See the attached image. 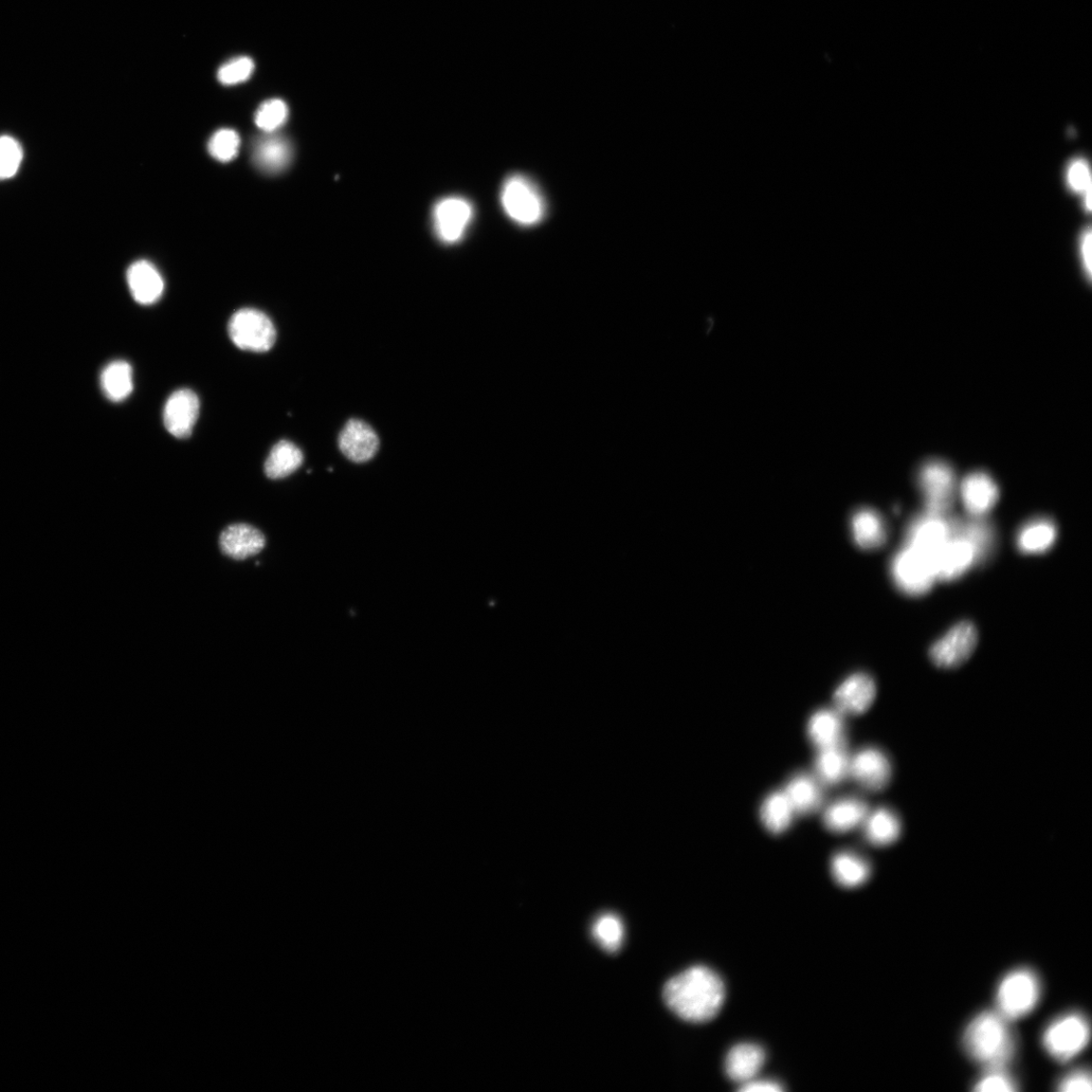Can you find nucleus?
Instances as JSON below:
<instances>
[{"label": "nucleus", "instance_id": "nucleus-1", "mask_svg": "<svg viewBox=\"0 0 1092 1092\" xmlns=\"http://www.w3.org/2000/svg\"><path fill=\"white\" fill-rule=\"evenodd\" d=\"M663 997L666 1006L689 1023L715 1018L724 1003L725 988L720 976L705 967H691L670 979Z\"/></svg>", "mask_w": 1092, "mask_h": 1092}, {"label": "nucleus", "instance_id": "nucleus-2", "mask_svg": "<svg viewBox=\"0 0 1092 1092\" xmlns=\"http://www.w3.org/2000/svg\"><path fill=\"white\" fill-rule=\"evenodd\" d=\"M964 1047L973 1060L988 1069L1005 1068L1015 1053L1009 1019L998 1012L978 1014L965 1031Z\"/></svg>", "mask_w": 1092, "mask_h": 1092}, {"label": "nucleus", "instance_id": "nucleus-3", "mask_svg": "<svg viewBox=\"0 0 1092 1092\" xmlns=\"http://www.w3.org/2000/svg\"><path fill=\"white\" fill-rule=\"evenodd\" d=\"M1041 997V983L1028 969H1018L1000 982L996 992L997 1012L1009 1021L1022 1018L1032 1012Z\"/></svg>", "mask_w": 1092, "mask_h": 1092}, {"label": "nucleus", "instance_id": "nucleus-4", "mask_svg": "<svg viewBox=\"0 0 1092 1092\" xmlns=\"http://www.w3.org/2000/svg\"><path fill=\"white\" fill-rule=\"evenodd\" d=\"M891 576L898 589L905 595L922 596L932 589L937 580L933 557L906 545L892 559Z\"/></svg>", "mask_w": 1092, "mask_h": 1092}, {"label": "nucleus", "instance_id": "nucleus-5", "mask_svg": "<svg viewBox=\"0 0 1092 1092\" xmlns=\"http://www.w3.org/2000/svg\"><path fill=\"white\" fill-rule=\"evenodd\" d=\"M1090 1028L1081 1013L1071 1012L1056 1018L1043 1034V1045L1051 1058L1068 1062L1088 1045Z\"/></svg>", "mask_w": 1092, "mask_h": 1092}, {"label": "nucleus", "instance_id": "nucleus-6", "mask_svg": "<svg viewBox=\"0 0 1092 1092\" xmlns=\"http://www.w3.org/2000/svg\"><path fill=\"white\" fill-rule=\"evenodd\" d=\"M918 482L924 498L925 512L945 517L953 507L957 491L953 467L940 460L928 461L921 466Z\"/></svg>", "mask_w": 1092, "mask_h": 1092}, {"label": "nucleus", "instance_id": "nucleus-7", "mask_svg": "<svg viewBox=\"0 0 1092 1092\" xmlns=\"http://www.w3.org/2000/svg\"><path fill=\"white\" fill-rule=\"evenodd\" d=\"M229 336L237 348L266 353L277 340L275 325L267 315L255 308H242L236 312L228 326Z\"/></svg>", "mask_w": 1092, "mask_h": 1092}, {"label": "nucleus", "instance_id": "nucleus-8", "mask_svg": "<svg viewBox=\"0 0 1092 1092\" xmlns=\"http://www.w3.org/2000/svg\"><path fill=\"white\" fill-rule=\"evenodd\" d=\"M501 200L506 214L520 225H535L543 216L544 203L539 192L530 179L522 175H513L506 180Z\"/></svg>", "mask_w": 1092, "mask_h": 1092}, {"label": "nucleus", "instance_id": "nucleus-9", "mask_svg": "<svg viewBox=\"0 0 1092 1092\" xmlns=\"http://www.w3.org/2000/svg\"><path fill=\"white\" fill-rule=\"evenodd\" d=\"M977 642L975 626L971 623H960L932 647L931 659L943 669L959 667L971 657Z\"/></svg>", "mask_w": 1092, "mask_h": 1092}, {"label": "nucleus", "instance_id": "nucleus-10", "mask_svg": "<svg viewBox=\"0 0 1092 1092\" xmlns=\"http://www.w3.org/2000/svg\"><path fill=\"white\" fill-rule=\"evenodd\" d=\"M473 217L471 204L461 196H448L433 210V227L439 239L448 244L459 242Z\"/></svg>", "mask_w": 1092, "mask_h": 1092}, {"label": "nucleus", "instance_id": "nucleus-11", "mask_svg": "<svg viewBox=\"0 0 1092 1092\" xmlns=\"http://www.w3.org/2000/svg\"><path fill=\"white\" fill-rule=\"evenodd\" d=\"M199 415V399L189 389L174 392L164 407L163 421L168 431L176 439H188L193 433Z\"/></svg>", "mask_w": 1092, "mask_h": 1092}, {"label": "nucleus", "instance_id": "nucleus-12", "mask_svg": "<svg viewBox=\"0 0 1092 1092\" xmlns=\"http://www.w3.org/2000/svg\"><path fill=\"white\" fill-rule=\"evenodd\" d=\"M932 557L937 580L946 581L960 578L977 563L972 545L954 536L946 540Z\"/></svg>", "mask_w": 1092, "mask_h": 1092}, {"label": "nucleus", "instance_id": "nucleus-13", "mask_svg": "<svg viewBox=\"0 0 1092 1092\" xmlns=\"http://www.w3.org/2000/svg\"><path fill=\"white\" fill-rule=\"evenodd\" d=\"M960 496L969 516L983 517L995 507L999 499V489L995 481L987 472L974 471L962 481Z\"/></svg>", "mask_w": 1092, "mask_h": 1092}, {"label": "nucleus", "instance_id": "nucleus-14", "mask_svg": "<svg viewBox=\"0 0 1092 1092\" xmlns=\"http://www.w3.org/2000/svg\"><path fill=\"white\" fill-rule=\"evenodd\" d=\"M338 444L346 459L362 464L375 458L379 448V440L368 423L352 419L340 432Z\"/></svg>", "mask_w": 1092, "mask_h": 1092}, {"label": "nucleus", "instance_id": "nucleus-15", "mask_svg": "<svg viewBox=\"0 0 1092 1092\" xmlns=\"http://www.w3.org/2000/svg\"><path fill=\"white\" fill-rule=\"evenodd\" d=\"M859 785L871 791L884 789L891 778V764L884 753L865 749L850 761V773Z\"/></svg>", "mask_w": 1092, "mask_h": 1092}, {"label": "nucleus", "instance_id": "nucleus-16", "mask_svg": "<svg viewBox=\"0 0 1092 1092\" xmlns=\"http://www.w3.org/2000/svg\"><path fill=\"white\" fill-rule=\"evenodd\" d=\"M876 696V686L867 673H854L846 679L834 694V703L841 715H861L868 710Z\"/></svg>", "mask_w": 1092, "mask_h": 1092}, {"label": "nucleus", "instance_id": "nucleus-17", "mask_svg": "<svg viewBox=\"0 0 1092 1092\" xmlns=\"http://www.w3.org/2000/svg\"><path fill=\"white\" fill-rule=\"evenodd\" d=\"M944 516L925 512L907 528V545L933 556L951 537L950 524Z\"/></svg>", "mask_w": 1092, "mask_h": 1092}, {"label": "nucleus", "instance_id": "nucleus-18", "mask_svg": "<svg viewBox=\"0 0 1092 1092\" xmlns=\"http://www.w3.org/2000/svg\"><path fill=\"white\" fill-rule=\"evenodd\" d=\"M293 154V148L287 139L271 133L255 142L252 158L260 171L277 174L288 168Z\"/></svg>", "mask_w": 1092, "mask_h": 1092}, {"label": "nucleus", "instance_id": "nucleus-19", "mask_svg": "<svg viewBox=\"0 0 1092 1092\" xmlns=\"http://www.w3.org/2000/svg\"><path fill=\"white\" fill-rule=\"evenodd\" d=\"M951 536L968 541L976 554L977 563L986 561L994 552L995 534L993 528L981 517L949 521Z\"/></svg>", "mask_w": 1092, "mask_h": 1092}, {"label": "nucleus", "instance_id": "nucleus-20", "mask_svg": "<svg viewBox=\"0 0 1092 1092\" xmlns=\"http://www.w3.org/2000/svg\"><path fill=\"white\" fill-rule=\"evenodd\" d=\"M766 1055L762 1047L752 1043L735 1046L725 1059L727 1077L740 1085L756 1079Z\"/></svg>", "mask_w": 1092, "mask_h": 1092}, {"label": "nucleus", "instance_id": "nucleus-21", "mask_svg": "<svg viewBox=\"0 0 1092 1092\" xmlns=\"http://www.w3.org/2000/svg\"><path fill=\"white\" fill-rule=\"evenodd\" d=\"M852 536L855 544L864 551H876L888 539L887 525L882 516L872 509H861L851 521Z\"/></svg>", "mask_w": 1092, "mask_h": 1092}, {"label": "nucleus", "instance_id": "nucleus-22", "mask_svg": "<svg viewBox=\"0 0 1092 1092\" xmlns=\"http://www.w3.org/2000/svg\"><path fill=\"white\" fill-rule=\"evenodd\" d=\"M265 545L264 535L257 528L247 524H234L226 528L220 536V548L235 559H245L260 554Z\"/></svg>", "mask_w": 1092, "mask_h": 1092}, {"label": "nucleus", "instance_id": "nucleus-23", "mask_svg": "<svg viewBox=\"0 0 1092 1092\" xmlns=\"http://www.w3.org/2000/svg\"><path fill=\"white\" fill-rule=\"evenodd\" d=\"M126 281L135 301L152 305L162 296L164 282L156 267L146 261L133 263L126 272Z\"/></svg>", "mask_w": 1092, "mask_h": 1092}, {"label": "nucleus", "instance_id": "nucleus-24", "mask_svg": "<svg viewBox=\"0 0 1092 1092\" xmlns=\"http://www.w3.org/2000/svg\"><path fill=\"white\" fill-rule=\"evenodd\" d=\"M868 808L862 800L847 798L831 805L824 816L825 826L836 833H844L865 822Z\"/></svg>", "mask_w": 1092, "mask_h": 1092}, {"label": "nucleus", "instance_id": "nucleus-25", "mask_svg": "<svg viewBox=\"0 0 1092 1092\" xmlns=\"http://www.w3.org/2000/svg\"><path fill=\"white\" fill-rule=\"evenodd\" d=\"M839 712L824 709L815 713L808 723V736L819 750L843 743L844 723Z\"/></svg>", "mask_w": 1092, "mask_h": 1092}, {"label": "nucleus", "instance_id": "nucleus-26", "mask_svg": "<svg viewBox=\"0 0 1092 1092\" xmlns=\"http://www.w3.org/2000/svg\"><path fill=\"white\" fill-rule=\"evenodd\" d=\"M1058 527L1047 518H1037L1028 522L1017 535L1018 550L1028 555L1043 554L1049 551L1058 538Z\"/></svg>", "mask_w": 1092, "mask_h": 1092}, {"label": "nucleus", "instance_id": "nucleus-27", "mask_svg": "<svg viewBox=\"0 0 1092 1092\" xmlns=\"http://www.w3.org/2000/svg\"><path fill=\"white\" fill-rule=\"evenodd\" d=\"M101 386L108 399L115 403L122 402L133 392L131 364L124 360L109 363L102 373Z\"/></svg>", "mask_w": 1092, "mask_h": 1092}, {"label": "nucleus", "instance_id": "nucleus-28", "mask_svg": "<svg viewBox=\"0 0 1092 1092\" xmlns=\"http://www.w3.org/2000/svg\"><path fill=\"white\" fill-rule=\"evenodd\" d=\"M302 450L293 443L282 441L271 449L264 465L265 475L271 480L284 479L303 465Z\"/></svg>", "mask_w": 1092, "mask_h": 1092}, {"label": "nucleus", "instance_id": "nucleus-29", "mask_svg": "<svg viewBox=\"0 0 1092 1092\" xmlns=\"http://www.w3.org/2000/svg\"><path fill=\"white\" fill-rule=\"evenodd\" d=\"M865 821L866 837L872 845L885 847L899 839L901 823L894 811L881 808L868 815Z\"/></svg>", "mask_w": 1092, "mask_h": 1092}, {"label": "nucleus", "instance_id": "nucleus-30", "mask_svg": "<svg viewBox=\"0 0 1092 1092\" xmlns=\"http://www.w3.org/2000/svg\"><path fill=\"white\" fill-rule=\"evenodd\" d=\"M794 812L808 814L823 803V792L817 782L809 776L799 775L791 779L785 792Z\"/></svg>", "mask_w": 1092, "mask_h": 1092}, {"label": "nucleus", "instance_id": "nucleus-31", "mask_svg": "<svg viewBox=\"0 0 1092 1092\" xmlns=\"http://www.w3.org/2000/svg\"><path fill=\"white\" fill-rule=\"evenodd\" d=\"M831 872L834 880L846 888L861 886L871 876L868 862L852 853L835 854L831 863Z\"/></svg>", "mask_w": 1092, "mask_h": 1092}, {"label": "nucleus", "instance_id": "nucleus-32", "mask_svg": "<svg viewBox=\"0 0 1092 1092\" xmlns=\"http://www.w3.org/2000/svg\"><path fill=\"white\" fill-rule=\"evenodd\" d=\"M816 773L829 785H836L850 773V759L843 743L821 750L815 762Z\"/></svg>", "mask_w": 1092, "mask_h": 1092}, {"label": "nucleus", "instance_id": "nucleus-33", "mask_svg": "<svg viewBox=\"0 0 1092 1092\" xmlns=\"http://www.w3.org/2000/svg\"><path fill=\"white\" fill-rule=\"evenodd\" d=\"M793 812L786 794L775 792L763 801L761 809L762 822L771 833L780 834L790 827Z\"/></svg>", "mask_w": 1092, "mask_h": 1092}, {"label": "nucleus", "instance_id": "nucleus-34", "mask_svg": "<svg viewBox=\"0 0 1092 1092\" xmlns=\"http://www.w3.org/2000/svg\"><path fill=\"white\" fill-rule=\"evenodd\" d=\"M592 937L606 952L617 953L625 938L624 923L613 914L600 916L592 926Z\"/></svg>", "mask_w": 1092, "mask_h": 1092}, {"label": "nucleus", "instance_id": "nucleus-35", "mask_svg": "<svg viewBox=\"0 0 1092 1092\" xmlns=\"http://www.w3.org/2000/svg\"><path fill=\"white\" fill-rule=\"evenodd\" d=\"M288 114V107L283 100L271 99L261 104L254 121L265 134H271L281 129L287 121Z\"/></svg>", "mask_w": 1092, "mask_h": 1092}, {"label": "nucleus", "instance_id": "nucleus-36", "mask_svg": "<svg viewBox=\"0 0 1092 1092\" xmlns=\"http://www.w3.org/2000/svg\"><path fill=\"white\" fill-rule=\"evenodd\" d=\"M240 137L230 129L216 131L208 144L210 154L217 161L229 162L239 155Z\"/></svg>", "mask_w": 1092, "mask_h": 1092}, {"label": "nucleus", "instance_id": "nucleus-37", "mask_svg": "<svg viewBox=\"0 0 1092 1092\" xmlns=\"http://www.w3.org/2000/svg\"><path fill=\"white\" fill-rule=\"evenodd\" d=\"M24 157L20 143L10 136L0 137V180L15 175Z\"/></svg>", "mask_w": 1092, "mask_h": 1092}, {"label": "nucleus", "instance_id": "nucleus-38", "mask_svg": "<svg viewBox=\"0 0 1092 1092\" xmlns=\"http://www.w3.org/2000/svg\"><path fill=\"white\" fill-rule=\"evenodd\" d=\"M1067 184L1074 192L1083 195L1087 211L1091 208V175L1088 164L1083 159H1076L1067 169Z\"/></svg>", "mask_w": 1092, "mask_h": 1092}, {"label": "nucleus", "instance_id": "nucleus-39", "mask_svg": "<svg viewBox=\"0 0 1092 1092\" xmlns=\"http://www.w3.org/2000/svg\"><path fill=\"white\" fill-rule=\"evenodd\" d=\"M254 61L247 57H237L217 70V80L224 85H237L247 81L253 75Z\"/></svg>", "mask_w": 1092, "mask_h": 1092}, {"label": "nucleus", "instance_id": "nucleus-40", "mask_svg": "<svg viewBox=\"0 0 1092 1092\" xmlns=\"http://www.w3.org/2000/svg\"><path fill=\"white\" fill-rule=\"evenodd\" d=\"M974 1090L979 1092H1014L1017 1090L1016 1082L1004 1068L988 1069V1072L975 1083Z\"/></svg>", "mask_w": 1092, "mask_h": 1092}, {"label": "nucleus", "instance_id": "nucleus-41", "mask_svg": "<svg viewBox=\"0 0 1092 1092\" xmlns=\"http://www.w3.org/2000/svg\"><path fill=\"white\" fill-rule=\"evenodd\" d=\"M1061 1092H1090V1074L1084 1070L1073 1071L1062 1079L1058 1085Z\"/></svg>", "mask_w": 1092, "mask_h": 1092}, {"label": "nucleus", "instance_id": "nucleus-42", "mask_svg": "<svg viewBox=\"0 0 1092 1092\" xmlns=\"http://www.w3.org/2000/svg\"><path fill=\"white\" fill-rule=\"evenodd\" d=\"M740 1090L743 1092H780L785 1088L777 1081L753 1080L742 1084Z\"/></svg>", "mask_w": 1092, "mask_h": 1092}, {"label": "nucleus", "instance_id": "nucleus-43", "mask_svg": "<svg viewBox=\"0 0 1092 1092\" xmlns=\"http://www.w3.org/2000/svg\"><path fill=\"white\" fill-rule=\"evenodd\" d=\"M1081 255L1083 265L1086 270V276L1090 279L1091 276V232L1088 229L1084 232L1081 240Z\"/></svg>", "mask_w": 1092, "mask_h": 1092}]
</instances>
